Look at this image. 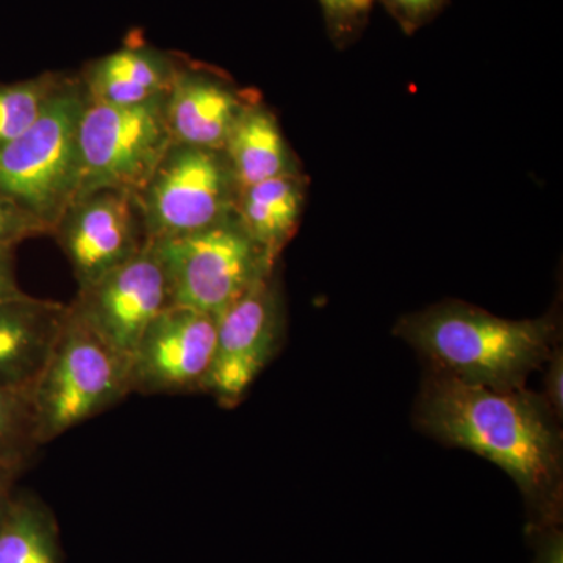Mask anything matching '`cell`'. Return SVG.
I'll use <instances>...</instances> for the list:
<instances>
[{"instance_id":"5bb4252c","label":"cell","mask_w":563,"mask_h":563,"mask_svg":"<svg viewBox=\"0 0 563 563\" xmlns=\"http://www.w3.org/2000/svg\"><path fill=\"white\" fill-rule=\"evenodd\" d=\"M68 306L24 295L0 302V388H27L49 358Z\"/></svg>"},{"instance_id":"9c48e42d","label":"cell","mask_w":563,"mask_h":563,"mask_svg":"<svg viewBox=\"0 0 563 563\" xmlns=\"http://www.w3.org/2000/svg\"><path fill=\"white\" fill-rule=\"evenodd\" d=\"M168 307V274L152 243L131 261L79 288L76 301L69 303L90 331L129 362L151 322Z\"/></svg>"},{"instance_id":"6da1fadb","label":"cell","mask_w":563,"mask_h":563,"mask_svg":"<svg viewBox=\"0 0 563 563\" xmlns=\"http://www.w3.org/2000/svg\"><path fill=\"white\" fill-rule=\"evenodd\" d=\"M415 424L448 446L473 451L520 487L528 529L562 523V433L543 395L493 390L429 372L415 404Z\"/></svg>"},{"instance_id":"603a6c76","label":"cell","mask_w":563,"mask_h":563,"mask_svg":"<svg viewBox=\"0 0 563 563\" xmlns=\"http://www.w3.org/2000/svg\"><path fill=\"white\" fill-rule=\"evenodd\" d=\"M536 558L532 563H563V536L561 526L528 529Z\"/></svg>"},{"instance_id":"7a4b0ae2","label":"cell","mask_w":563,"mask_h":563,"mask_svg":"<svg viewBox=\"0 0 563 563\" xmlns=\"http://www.w3.org/2000/svg\"><path fill=\"white\" fill-rule=\"evenodd\" d=\"M396 333L432 372L506 391L525 388L529 374L550 358L558 324L551 318L504 320L468 303L448 301L407 314Z\"/></svg>"},{"instance_id":"4fadbf2b","label":"cell","mask_w":563,"mask_h":563,"mask_svg":"<svg viewBox=\"0 0 563 563\" xmlns=\"http://www.w3.org/2000/svg\"><path fill=\"white\" fill-rule=\"evenodd\" d=\"M179 63L180 55L131 36L120 49L88 63L79 77L92 102L140 106L165 98Z\"/></svg>"},{"instance_id":"3957f363","label":"cell","mask_w":563,"mask_h":563,"mask_svg":"<svg viewBox=\"0 0 563 563\" xmlns=\"http://www.w3.org/2000/svg\"><path fill=\"white\" fill-rule=\"evenodd\" d=\"M88 103L80 77H66L38 120L0 151V192L51 235L79 192V124Z\"/></svg>"},{"instance_id":"5b68a950","label":"cell","mask_w":563,"mask_h":563,"mask_svg":"<svg viewBox=\"0 0 563 563\" xmlns=\"http://www.w3.org/2000/svg\"><path fill=\"white\" fill-rule=\"evenodd\" d=\"M150 243L168 274L172 306L214 318L274 272L236 213L203 231Z\"/></svg>"},{"instance_id":"e0dca14e","label":"cell","mask_w":563,"mask_h":563,"mask_svg":"<svg viewBox=\"0 0 563 563\" xmlns=\"http://www.w3.org/2000/svg\"><path fill=\"white\" fill-rule=\"evenodd\" d=\"M0 563H62L54 515L31 495H14L0 521Z\"/></svg>"},{"instance_id":"7c38bea8","label":"cell","mask_w":563,"mask_h":563,"mask_svg":"<svg viewBox=\"0 0 563 563\" xmlns=\"http://www.w3.org/2000/svg\"><path fill=\"white\" fill-rule=\"evenodd\" d=\"M257 92L239 90L220 70L180 57L172 88L163 99L173 143L224 150L233 125Z\"/></svg>"},{"instance_id":"30bf717a","label":"cell","mask_w":563,"mask_h":563,"mask_svg":"<svg viewBox=\"0 0 563 563\" xmlns=\"http://www.w3.org/2000/svg\"><path fill=\"white\" fill-rule=\"evenodd\" d=\"M51 235L60 244L79 288L131 261L150 243L139 195L110 188L77 196Z\"/></svg>"},{"instance_id":"44dd1931","label":"cell","mask_w":563,"mask_h":563,"mask_svg":"<svg viewBox=\"0 0 563 563\" xmlns=\"http://www.w3.org/2000/svg\"><path fill=\"white\" fill-rule=\"evenodd\" d=\"M36 235H47L44 225L0 192V252H13L18 244Z\"/></svg>"},{"instance_id":"7402d4cb","label":"cell","mask_w":563,"mask_h":563,"mask_svg":"<svg viewBox=\"0 0 563 563\" xmlns=\"http://www.w3.org/2000/svg\"><path fill=\"white\" fill-rule=\"evenodd\" d=\"M398 21L402 31L413 33L431 22L446 7L448 0H379Z\"/></svg>"},{"instance_id":"cb8c5ba5","label":"cell","mask_w":563,"mask_h":563,"mask_svg":"<svg viewBox=\"0 0 563 563\" xmlns=\"http://www.w3.org/2000/svg\"><path fill=\"white\" fill-rule=\"evenodd\" d=\"M548 369L544 376V401L551 407L555 417L562 420L563 415V352L555 346L547 361Z\"/></svg>"},{"instance_id":"ba28073f","label":"cell","mask_w":563,"mask_h":563,"mask_svg":"<svg viewBox=\"0 0 563 563\" xmlns=\"http://www.w3.org/2000/svg\"><path fill=\"white\" fill-rule=\"evenodd\" d=\"M284 328V302L273 272L218 317L217 346L202 391L228 409L242 402L279 351Z\"/></svg>"},{"instance_id":"484cf974","label":"cell","mask_w":563,"mask_h":563,"mask_svg":"<svg viewBox=\"0 0 563 563\" xmlns=\"http://www.w3.org/2000/svg\"><path fill=\"white\" fill-rule=\"evenodd\" d=\"M18 473L20 472L0 466V521L5 517L7 509H9L11 499H13V487Z\"/></svg>"},{"instance_id":"d4e9b609","label":"cell","mask_w":563,"mask_h":563,"mask_svg":"<svg viewBox=\"0 0 563 563\" xmlns=\"http://www.w3.org/2000/svg\"><path fill=\"white\" fill-rule=\"evenodd\" d=\"M24 295L18 284L13 252H0V302L11 301Z\"/></svg>"},{"instance_id":"ac0fdd59","label":"cell","mask_w":563,"mask_h":563,"mask_svg":"<svg viewBox=\"0 0 563 563\" xmlns=\"http://www.w3.org/2000/svg\"><path fill=\"white\" fill-rule=\"evenodd\" d=\"M63 79V74L44 73L33 79L0 85V151L38 120Z\"/></svg>"},{"instance_id":"8fae6325","label":"cell","mask_w":563,"mask_h":563,"mask_svg":"<svg viewBox=\"0 0 563 563\" xmlns=\"http://www.w3.org/2000/svg\"><path fill=\"white\" fill-rule=\"evenodd\" d=\"M218 318L185 307L163 310L131 357V390L143 395L202 391L217 346Z\"/></svg>"},{"instance_id":"52a82bcc","label":"cell","mask_w":563,"mask_h":563,"mask_svg":"<svg viewBox=\"0 0 563 563\" xmlns=\"http://www.w3.org/2000/svg\"><path fill=\"white\" fill-rule=\"evenodd\" d=\"M163 99L128 107L88 99L77 135V196L106 188L140 195L173 144Z\"/></svg>"},{"instance_id":"2e32d148","label":"cell","mask_w":563,"mask_h":563,"mask_svg":"<svg viewBox=\"0 0 563 563\" xmlns=\"http://www.w3.org/2000/svg\"><path fill=\"white\" fill-rule=\"evenodd\" d=\"M222 151L240 191L258 181L298 173L279 122L261 99L244 109Z\"/></svg>"},{"instance_id":"9a60e30c","label":"cell","mask_w":563,"mask_h":563,"mask_svg":"<svg viewBox=\"0 0 563 563\" xmlns=\"http://www.w3.org/2000/svg\"><path fill=\"white\" fill-rule=\"evenodd\" d=\"M306 202V180L291 173L243 188L235 213L252 240L276 265L301 220Z\"/></svg>"},{"instance_id":"ffe728a7","label":"cell","mask_w":563,"mask_h":563,"mask_svg":"<svg viewBox=\"0 0 563 563\" xmlns=\"http://www.w3.org/2000/svg\"><path fill=\"white\" fill-rule=\"evenodd\" d=\"M333 43L346 46L361 35L376 0H318Z\"/></svg>"},{"instance_id":"277c9868","label":"cell","mask_w":563,"mask_h":563,"mask_svg":"<svg viewBox=\"0 0 563 563\" xmlns=\"http://www.w3.org/2000/svg\"><path fill=\"white\" fill-rule=\"evenodd\" d=\"M131 362L73 313L32 387L36 442L46 444L131 395Z\"/></svg>"},{"instance_id":"8992f818","label":"cell","mask_w":563,"mask_h":563,"mask_svg":"<svg viewBox=\"0 0 563 563\" xmlns=\"http://www.w3.org/2000/svg\"><path fill=\"white\" fill-rule=\"evenodd\" d=\"M239 192L224 151L173 143L139 195L147 240L177 239L228 220Z\"/></svg>"},{"instance_id":"d6986e66","label":"cell","mask_w":563,"mask_h":563,"mask_svg":"<svg viewBox=\"0 0 563 563\" xmlns=\"http://www.w3.org/2000/svg\"><path fill=\"white\" fill-rule=\"evenodd\" d=\"M36 446L32 387L0 388V466L20 472Z\"/></svg>"}]
</instances>
